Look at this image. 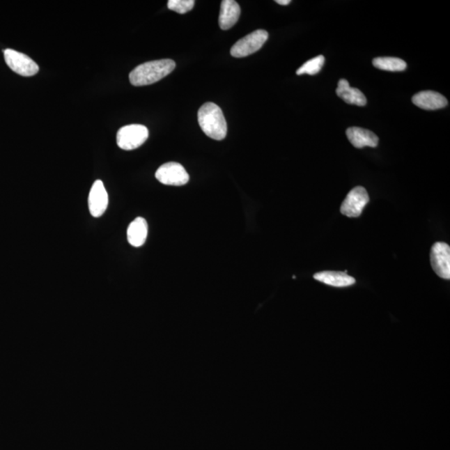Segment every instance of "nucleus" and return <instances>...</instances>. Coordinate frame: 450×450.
<instances>
[{
	"instance_id": "nucleus-5",
	"label": "nucleus",
	"mask_w": 450,
	"mask_h": 450,
	"mask_svg": "<svg viewBox=\"0 0 450 450\" xmlns=\"http://www.w3.org/2000/svg\"><path fill=\"white\" fill-rule=\"evenodd\" d=\"M3 56L7 65L16 74L24 77H31L39 72V65L26 54L14 49H6L3 50Z\"/></svg>"
},
{
	"instance_id": "nucleus-6",
	"label": "nucleus",
	"mask_w": 450,
	"mask_h": 450,
	"mask_svg": "<svg viewBox=\"0 0 450 450\" xmlns=\"http://www.w3.org/2000/svg\"><path fill=\"white\" fill-rule=\"evenodd\" d=\"M369 202L367 190L362 186L355 187L342 203L341 214L349 218H358Z\"/></svg>"
},
{
	"instance_id": "nucleus-7",
	"label": "nucleus",
	"mask_w": 450,
	"mask_h": 450,
	"mask_svg": "<svg viewBox=\"0 0 450 450\" xmlns=\"http://www.w3.org/2000/svg\"><path fill=\"white\" fill-rule=\"evenodd\" d=\"M156 179L161 184L171 186H182L189 180V173L179 163L169 162L161 165L155 173Z\"/></svg>"
},
{
	"instance_id": "nucleus-18",
	"label": "nucleus",
	"mask_w": 450,
	"mask_h": 450,
	"mask_svg": "<svg viewBox=\"0 0 450 450\" xmlns=\"http://www.w3.org/2000/svg\"><path fill=\"white\" fill-rule=\"evenodd\" d=\"M194 3V0H169L168 8L171 10L184 15L185 13L192 10Z\"/></svg>"
},
{
	"instance_id": "nucleus-17",
	"label": "nucleus",
	"mask_w": 450,
	"mask_h": 450,
	"mask_svg": "<svg viewBox=\"0 0 450 450\" xmlns=\"http://www.w3.org/2000/svg\"><path fill=\"white\" fill-rule=\"evenodd\" d=\"M325 61V57L323 56V55H318V56L311 59V61L305 62L304 65L297 70L296 74L298 75H317L318 72L321 70L323 65H324Z\"/></svg>"
},
{
	"instance_id": "nucleus-8",
	"label": "nucleus",
	"mask_w": 450,
	"mask_h": 450,
	"mask_svg": "<svg viewBox=\"0 0 450 450\" xmlns=\"http://www.w3.org/2000/svg\"><path fill=\"white\" fill-rule=\"evenodd\" d=\"M430 262L433 270L439 277L450 279V247L444 242H437L432 246Z\"/></svg>"
},
{
	"instance_id": "nucleus-15",
	"label": "nucleus",
	"mask_w": 450,
	"mask_h": 450,
	"mask_svg": "<svg viewBox=\"0 0 450 450\" xmlns=\"http://www.w3.org/2000/svg\"><path fill=\"white\" fill-rule=\"evenodd\" d=\"M337 95L347 104L364 106L367 104L366 97L358 88H351L346 79H341L336 90Z\"/></svg>"
},
{
	"instance_id": "nucleus-16",
	"label": "nucleus",
	"mask_w": 450,
	"mask_h": 450,
	"mask_svg": "<svg viewBox=\"0 0 450 450\" xmlns=\"http://www.w3.org/2000/svg\"><path fill=\"white\" fill-rule=\"evenodd\" d=\"M373 65L377 68V69L391 72L404 71L407 68L405 61L401 59L394 57H379L373 59Z\"/></svg>"
},
{
	"instance_id": "nucleus-1",
	"label": "nucleus",
	"mask_w": 450,
	"mask_h": 450,
	"mask_svg": "<svg viewBox=\"0 0 450 450\" xmlns=\"http://www.w3.org/2000/svg\"><path fill=\"white\" fill-rule=\"evenodd\" d=\"M176 66V62L169 59L143 63L130 74V83L134 86H150L172 73Z\"/></svg>"
},
{
	"instance_id": "nucleus-11",
	"label": "nucleus",
	"mask_w": 450,
	"mask_h": 450,
	"mask_svg": "<svg viewBox=\"0 0 450 450\" xmlns=\"http://www.w3.org/2000/svg\"><path fill=\"white\" fill-rule=\"evenodd\" d=\"M346 135L352 146L357 148H375L379 143V138L375 133L368 130L359 128V127H351L348 129Z\"/></svg>"
},
{
	"instance_id": "nucleus-3",
	"label": "nucleus",
	"mask_w": 450,
	"mask_h": 450,
	"mask_svg": "<svg viewBox=\"0 0 450 450\" xmlns=\"http://www.w3.org/2000/svg\"><path fill=\"white\" fill-rule=\"evenodd\" d=\"M148 137V130L142 125L122 127L117 133L118 146L124 150H133L141 146Z\"/></svg>"
},
{
	"instance_id": "nucleus-12",
	"label": "nucleus",
	"mask_w": 450,
	"mask_h": 450,
	"mask_svg": "<svg viewBox=\"0 0 450 450\" xmlns=\"http://www.w3.org/2000/svg\"><path fill=\"white\" fill-rule=\"evenodd\" d=\"M240 16V7L235 0H224L220 7L219 24L223 31H228L237 23Z\"/></svg>"
},
{
	"instance_id": "nucleus-10",
	"label": "nucleus",
	"mask_w": 450,
	"mask_h": 450,
	"mask_svg": "<svg viewBox=\"0 0 450 450\" xmlns=\"http://www.w3.org/2000/svg\"><path fill=\"white\" fill-rule=\"evenodd\" d=\"M412 102L419 108L426 110H436L447 107L448 100L444 95L435 91H422L412 98Z\"/></svg>"
},
{
	"instance_id": "nucleus-2",
	"label": "nucleus",
	"mask_w": 450,
	"mask_h": 450,
	"mask_svg": "<svg viewBox=\"0 0 450 450\" xmlns=\"http://www.w3.org/2000/svg\"><path fill=\"white\" fill-rule=\"evenodd\" d=\"M199 126L208 137L222 140L227 135V123L222 109L214 103L203 104L198 112Z\"/></svg>"
},
{
	"instance_id": "nucleus-4",
	"label": "nucleus",
	"mask_w": 450,
	"mask_h": 450,
	"mask_svg": "<svg viewBox=\"0 0 450 450\" xmlns=\"http://www.w3.org/2000/svg\"><path fill=\"white\" fill-rule=\"evenodd\" d=\"M268 38V32L258 29L236 42L231 48V54L235 58L247 57L260 50Z\"/></svg>"
},
{
	"instance_id": "nucleus-13",
	"label": "nucleus",
	"mask_w": 450,
	"mask_h": 450,
	"mask_svg": "<svg viewBox=\"0 0 450 450\" xmlns=\"http://www.w3.org/2000/svg\"><path fill=\"white\" fill-rule=\"evenodd\" d=\"M313 279L327 286L343 288L353 286L355 279L348 275L346 272L341 271H323L313 275Z\"/></svg>"
},
{
	"instance_id": "nucleus-19",
	"label": "nucleus",
	"mask_w": 450,
	"mask_h": 450,
	"mask_svg": "<svg viewBox=\"0 0 450 450\" xmlns=\"http://www.w3.org/2000/svg\"><path fill=\"white\" fill-rule=\"evenodd\" d=\"M275 2L280 4V6H288L291 3L290 0H276Z\"/></svg>"
},
{
	"instance_id": "nucleus-14",
	"label": "nucleus",
	"mask_w": 450,
	"mask_h": 450,
	"mask_svg": "<svg viewBox=\"0 0 450 450\" xmlns=\"http://www.w3.org/2000/svg\"><path fill=\"white\" fill-rule=\"evenodd\" d=\"M148 236V224L142 217L136 218L130 224L127 231V239L134 247H141L146 243Z\"/></svg>"
},
{
	"instance_id": "nucleus-9",
	"label": "nucleus",
	"mask_w": 450,
	"mask_h": 450,
	"mask_svg": "<svg viewBox=\"0 0 450 450\" xmlns=\"http://www.w3.org/2000/svg\"><path fill=\"white\" fill-rule=\"evenodd\" d=\"M109 205V195L104 183L96 180L93 183L88 195V210L93 217L99 218L105 213Z\"/></svg>"
}]
</instances>
